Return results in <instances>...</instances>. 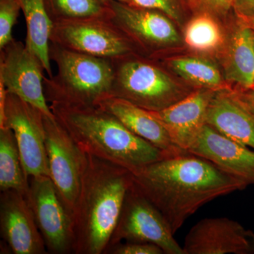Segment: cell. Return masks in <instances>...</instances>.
Segmentation results:
<instances>
[{"mask_svg":"<svg viewBox=\"0 0 254 254\" xmlns=\"http://www.w3.org/2000/svg\"><path fill=\"white\" fill-rule=\"evenodd\" d=\"M185 254H254V232L227 218H205L190 228Z\"/></svg>","mask_w":254,"mask_h":254,"instance_id":"obj_13","label":"cell"},{"mask_svg":"<svg viewBox=\"0 0 254 254\" xmlns=\"http://www.w3.org/2000/svg\"><path fill=\"white\" fill-rule=\"evenodd\" d=\"M193 14L207 13L217 18H223L233 11L235 0H184Z\"/></svg>","mask_w":254,"mask_h":254,"instance_id":"obj_27","label":"cell"},{"mask_svg":"<svg viewBox=\"0 0 254 254\" xmlns=\"http://www.w3.org/2000/svg\"><path fill=\"white\" fill-rule=\"evenodd\" d=\"M98 106L111 113L134 134L167 155L173 156L187 153L173 143L165 127L150 111L113 96L102 100Z\"/></svg>","mask_w":254,"mask_h":254,"instance_id":"obj_18","label":"cell"},{"mask_svg":"<svg viewBox=\"0 0 254 254\" xmlns=\"http://www.w3.org/2000/svg\"><path fill=\"white\" fill-rule=\"evenodd\" d=\"M21 11L16 0H0V50L12 41V30Z\"/></svg>","mask_w":254,"mask_h":254,"instance_id":"obj_26","label":"cell"},{"mask_svg":"<svg viewBox=\"0 0 254 254\" xmlns=\"http://www.w3.org/2000/svg\"><path fill=\"white\" fill-rule=\"evenodd\" d=\"M238 17V16H237ZM242 18L244 21L254 31V14L248 16L239 17Z\"/></svg>","mask_w":254,"mask_h":254,"instance_id":"obj_31","label":"cell"},{"mask_svg":"<svg viewBox=\"0 0 254 254\" xmlns=\"http://www.w3.org/2000/svg\"><path fill=\"white\" fill-rule=\"evenodd\" d=\"M0 230L3 241L12 254L48 253L26 196L16 190L1 191Z\"/></svg>","mask_w":254,"mask_h":254,"instance_id":"obj_14","label":"cell"},{"mask_svg":"<svg viewBox=\"0 0 254 254\" xmlns=\"http://www.w3.org/2000/svg\"><path fill=\"white\" fill-rule=\"evenodd\" d=\"M29 178L23 169L14 132L0 127V190H14L26 196Z\"/></svg>","mask_w":254,"mask_h":254,"instance_id":"obj_21","label":"cell"},{"mask_svg":"<svg viewBox=\"0 0 254 254\" xmlns=\"http://www.w3.org/2000/svg\"><path fill=\"white\" fill-rule=\"evenodd\" d=\"M114 78L110 96L157 112L190 94L163 68L136 53L112 60Z\"/></svg>","mask_w":254,"mask_h":254,"instance_id":"obj_5","label":"cell"},{"mask_svg":"<svg viewBox=\"0 0 254 254\" xmlns=\"http://www.w3.org/2000/svg\"><path fill=\"white\" fill-rule=\"evenodd\" d=\"M188 153L205 159L223 173L254 185V150L205 125Z\"/></svg>","mask_w":254,"mask_h":254,"instance_id":"obj_15","label":"cell"},{"mask_svg":"<svg viewBox=\"0 0 254 254\" xmlns=\"http://www.w3.org/2000/svg\"></svg>","mask_w":254,"mask_h":254,"instance_id":"obj_33","label":"cell"},{"mask_svg":"<svg viewBox=\"0 0 254 254\" xmlns=\"http://www.w3.org/2000/svg\"><path fill=\"white\" fill-rule=\"evenodd\" d=\"M100 1H103V2H109V1H120V2L125 3V4H128L129 3V0H100Z\"/></svg>","mask_w":254,"mask_h":254,"instance_id":"obj_32","label":"cell"},{"mask_svg":"<svg viewBox=\"0 0 254 254\" xmlns=\"http://www.w3.org/2000/svg\"><path fill=\"white\" fill-rule=\"evenodd\" d=\"M168 66L180 77L199 88L215 91L229 88L220 70L208 60L197 57H179L169 60Z\"/></svg>","mask_w":254,"mask_h":254,"instance_id":"obj_23","label":"cell"},{"mask_svg":"<svg viewBox=\"0 0 254 254\" xmlns=\"http://www.w3.org/2000/svg\"><path fill=\"white\" fill-rule=\"evenodd\" d=\"M234 12L238 17L254 14V0H235Z\"/></svg>","mask_w":254,"mask_h":254,"instance_id":"obj_29","label":"cell"},{"mask_svg":"<svg viewBox=\"0 0 254 254\" xmlns=\"http://www.w3.org/2000/svg\"><path fill=\"white\" fill-rule=\"evenodd\" d=\"M52 22L85 18H112L113 11L100 0H43Z\"/></svg>","mask_w":254,"mask_h":254,"instance_id":"obj_24","label":"cell"},{"mask_svg":"<svg viewBox=\"0 0 254 254\" xmlns=\"http://www.w3.org/2000/svg\"><path fill=\"white\" fill-rule=\"evenodd\" d=\"M88 155L73 214V254L106 253L118 224L132 174Z\"/></svg>","mask_w":254,"mask_h":254,"instance_id":"obj_2","label":"cell"},{"mask_svg":"<svg viewBox=\"0 0 254 254\" xmlns=\"http://www.w3.org/2000/svg\"><path fill=\"white\" fill-rule=\"evenodd\" d=\"M215 92L198 88L165 109L150 113L163 125L173 143L188 153L206 125L207 111Z\"/></svg>","mask_w":254,"mask_h":254,"instance_id":"obj_16","label":"cell"},{"mask_svg":"<svg viewBox=\"0 0 254 254\" xmlns=\"http://www.w3.org/2000/svg\"><path fill=\"white\" fill-rule=\"evenodd\" d=\"M206 124L223 136L254 150V115L235 91L215 92L209 104Z\"/></svg>","mask_w":254,"mask_h":254,"instance_id":"obj_17","label":"cell"},{"mask_svg":"<svg viewBox=\"0 0 254 254\" xmlns=\"http://www.w3.org/2000/svg\"><path fill=\"white\" fill-rule=\"evenodd\" d=\"M44 71L41 60L21 42L13 39L0 50V81L7 93L54 118L45 94Z\"/></svg>","mask_w":254,"mask_h":254,"instance_id":"obj_11","label":"cell"},{"mask_svg":"<svg viewBox=\"0 0 254 254\" xmlns=\"http://www.w3.org/2000/svg\"><path fill=\"white\" fill-rule=\"evenodd\" d=\"M135 187L160 210L175 234L203 205L248 187L205 159L187 153L132 175Z\"/></svg>","mask_w":254,"mask_h":254,"instance_id":"obj_1","label":"cell"},{"mask_svg":"<svg viewBox=\"0 0 254 254\" xmlns=\"http://www.w3.org/2000/svg\"><path fill=\"white\" fill-rule=\"evenodd\" d=\"M44 125L50 178L73 216L88 155L56 118L44 115Z\"/></svg>","mask_w":254,"mask_h":254,"instance_id":"obj_9","label":"cell"},{"mask_svg":"<svg viewBox=\"0 0 254 254\" xmlns=\"http://www.w3.org/2000/svg\"><path fill=\"white\" fill-rule=\"evenodd\" d=\"M226 46L224 58L225 78L235 83L238 89L254 86V31L237 17Z\"/></svg>","mask_w":254,"mask_h":254,"instance_id":"obj_19","label":"cell"},{"mask_svg":"<svg viewBox=\"0 0 254 254\" xmlns=\"http://www.w3.org/2000/svg\"><path fill=\"white\" fill-rule=\"evenodd\" d=\"M44 114L17 95L7 93L0 114V127L14 132L26 176L50 177Z\"/></svg>","mask_w":254,"mask_h":254,"instance_id":"obj_8","label":"cell"},{"mask_svg":"<svg viewBox=\"0 0 254 254\" xmlns=\"http://www.w3.org/2000/svg\"><path fill=\"white\" fill-rule=\"evenodd\" d=\"M174 235L163 214L132 183L108 249L125 241L154 244L165 254H185Z\"/></svg>","mask_w":254,"mask_h":254,"instance_id":"obj_7","label":"cell"},{"mask_svg":"<svg viewBox=\"0 0 254 254\" xmlns=\"http://www.w3.org/2000/svg\"><path fill=\"white\" fill-rule=\"evenodd\" d=\"M50 43L91 56L115 59L136 53L137 47L112 18H93L53 23Z\"/></svg>","mask_w":254,"mask_h":254,"instance_id":"obj_6","label":"cell"},{"mask_svg":"<svg viewBox=\"0 0 254 254\" xmlns=\"http://www.w3.org/2000/svg\"><path fill=\"white\" fill-rule=\"evenodd\" d=\"M26 195L48 253L73 254V216L50 177H30Z\"/></svg>","mask_w":254,"mask_h":254,"instance_id":"obj_10","label":"cell"},{"mask_svg":"<svg viewBox=\"0 0 254 254\" xmlns=\"http://www.w3.org/2000/svg\"><path fill=\"white\" fill-rule=\"evenodd\" d=\"M55 118L87 155L109 162L132 175L170 156L130 131L98 106L50 104Z\"/></svg>","mask_w":254,"mask_h":254,"instance_id":"obj_3","label":"cell"},{"mask_svg":"<svg viewBox=\"0 0 254 254\" xmlns=\"http://www.w3.org/2000/svg\"><path fill=\"white\" fill-rule=\"evenodd\" d=\"M114 254H163L164 252L158 246L151 243L125 242L113 246L107 250Z\"/></svg>","mask_w":254,"mask_h":254,"instance_id":"obj_28","label":"cell"},{"mask_svg":"<svg viewBox=\"0 0 254 254\" xmlns=\"http://www.w3.org/2000/svg\"><path fill=\"white\" fill-rule=\"evenodd\" d=\"M128 4L156 10L177 23H183L187 12H190L184 0H129Z\"/></svg>","mask_w":254,"mask_h":254,"instance_id":"obj_25","label":"cell"},{"mask_svg":"<svg viewBox=\"0 0 254 254\" xmlns=\"http://www.w3.org/2000/svg\"><path fill=\"white\" fill-rule=\"evenodd\" d=\"M218 18L207 13L193 14L185 26L184 40L190 50L201 54H213L225 43Z\"/></svg>","mask_w":254,"mask_h":254,"instance_id":"obj_22","label":"cell"},{"mask_svg":"<svg viewBox=\"0 0 254 254\" xmlns=\"http://www.w3.org/2000/svg\"><path fill=\"white\" fill-rule=\"evenodd\" d=\"M16 1L26 20V46L41 60L48 77H53L50 58V39L53 22L47 14L43 0Z\"/></svg>","mask_w":254,"mask_h":254,"instance_id":"obj_20","label":"cell"},{"mask_svg":"<svg viewBox=\"0 0 254 254\" xmlns=\"http://www.w3.org/2000/svg\"><path fill=\"white\" fill-rule=\"evenodd\" d=\"M50 58L57 66L53 77H45L50 104L98 106L110 96L114 78L112 60L91 56L50 43Z\"/></svg>","mask_w":254,"mask_h":254,"instance_id":"obj_4","label":"cell"},{"mask_svg":"<svg viewBox=\"0 0 254 254\" xmlns=\"http://www.w3.org/2000/svg\"><path fill=\"white\" fill-rule=\"evenodd\" d=\"M240 101L254 115V86L247 89L235 91Z\"/></svg>","mask_w":254,"mask_h":254,"instance_id":"obj_30","label":"cell"},{"mask_svg":"<svg viewBox=\"0 0 254 254\" xmlns=\"http://www.w3.org/2000/svg\"><path fill=\"white\" fill-rule=\"evenodd\" d=\"M108 3L113 11L112 19L138 49L154 55L155 52L181 43L175 22L163 13L120 1Z\"/></svg>","mask_w":254,"mask_h":254,"instance_id":"obj_12","label":"cell"}]
</instances>
